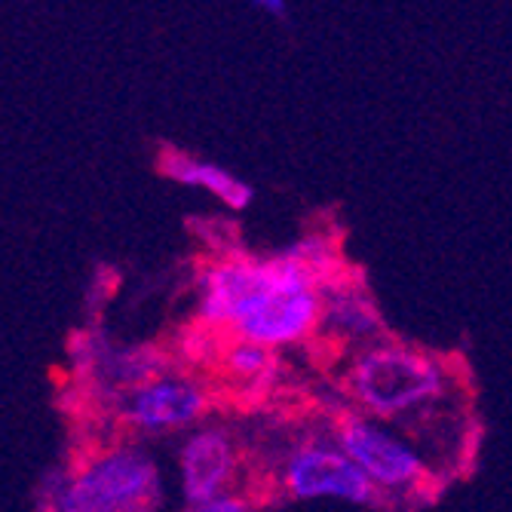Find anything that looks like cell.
Returning <instances> with one entry per match:
<instances>
[{"label":"cell","instance_id":"cell-1","mask_svg":"<svg viewBox=\"0 0 512 512\" xmlns=\"http://www.w3.org/2000/svg\"><path fill=\"white\" fill-rule=\"evenodd\" d=\"M341 273L338 249L319 234L273 255H218L197 276L194 322L279 353L319 335L322 289Z\"/></svg>","mask_w":512,"mask_h":512},{"label":"cell","instance_id":"cell-3","mask_svg":"<svg viewBox=\"0 0 512 512\" xmlns=\"http://www.w3.org/2000/svg\"><path fill=\"white\" fill-rule=\"evenodd\" d=\"M329 433L381 491L387 512L427 503L442 491L439 467L402 430L347 405L332 411Z\"/></svg>","mask_w":512,"mask_h":512},{"label":"cell","instance_id":"cell-9","mask_svg":"<svg viewBox=\"0 0 512 512\" xmlns=\"http://www.w3.org/2000/svg\"><path fill=\"white\" fill-rule=\"evenodd\" d=\"M157 169L181 184V188H197V191H206L209 197H215L218 203H224L227 209L234 212H243L255 203V188L234 175L230 169H224L221 163L215 160H203V157H194V154H184L178 148H163L160 151V160H157Z\"/></svg>","mask_w":512,"mask_h":512},{"label":"cell","instance_id":"cell-12","mask_svg":"<svg viewBox=\"0 0 512 512\" xmlns=\"http://www.w3.org/2000/svg\"><path fill=\"white\" fill-rule=\"evenodd\" d=\"M249 4L267 19H286L289 16V0H249Z\"/></svg>","mask_w":512,"mask_h":512},{"label":"cell","instance_id":"cell-5","mask_svg":"<svg viewBox=\"0 0 512 512\" xmlns=\"http://www.w3.org/2000/svg\"><path fill=\"white\" fill-rule=\"evenodd\" d=\"M276 488L286 500H338L350 506L381 509L387 512V503L381 491L368 482V476L350 460V454L325 436H304L292 442L276 463Z\"/></svg>","mask_w":512,"mask_h":512},{"label":"cell","instance_id":"cell-4","mask_svg":"<svg viewBox=\"0 0 512 512\" xmlns=\"http://www.w3.org/2000/svg\"><path fill=\"white\" fill-rule=\"evenodd\" d=\"M40 512H154L160 473L138 445L99 448L50 479Z\"/></svg>","mask_w":512,"mask_h":512},{"label":"cell","instance_id":"cell-7","mask_svg":"<svg viewBox=\"0 0 512 512\" xmlns=\"http://www.w3.org/2000/svg\"><path fill=\"white\" fill-rule=\"evenodd\" d=\"M243 467V448L227 427H197L178 448L181 491L188 506H200L234 494V482Z\"/></svg>","mask_w":512,"mask_h":512},{"label":"cell","instance_id":"cell-11","mask_svg":"<svg viewBox=\"0 0 512 512\" xmlns=\"http://www.w3.org/2000/svg\"><path fill=\"white\" fill-rule=\"evenodd\" d=\"M188 512H255L252 509V500L246 494H224L218 500H209V503H200V506H188Z\"/></svg>","mask_w":512,"mask_h":512},{"label":"cell","instance_id":"cell-2","mask_svg":"<svg viewBox=\"0 0 512 512\" xmlns=\"http://www.w3.org/2000/svg\"><path fill=\"white\" fill-rule=\"evenodd\" d=\"M341 393L356 411L402 430L430 460L433 439L439 436L454 463L463 460L470 393L463 387V365L454 356L387 335L362 350L344 353Z\"/></svg>","mask_w":512,"mask_h":512},{"label":"cell","instance_id":"cell-10","mask_svg":"<svg viewBox=\"0 0 512 512\" xmlns=\"http://www.w3.org/2000/svg\"><path fill=\"white\" fill-rule=\"evenodd\" d=\"M218 371L237 390H261L270 387L279 375V353L227 335L218 353Z\"/></svg>","mask_w":512,"mask_h":512},{"label":"cell","instance_id":"cell-8","mask_svg":"<svg viewBox=\"0 0 512 512\" xmlns=\"http://www.w3.org/2000/svg\"><path fill=\"white\" fill-rule=\"evenodd\" d=\"M316 338L344 347V353L387 338L381 310L359 276L344 270L322 289V322Z\"/></svg>","mask_w":512,"mask_h":512},{"label":"cell","instance_id":"cell-6","mask_svg":"<svg viewBox=\"0 0 512 512\" xmlns=\"http://www.w3.org/2000/svg\"><path fill=\"white\" fill-rule=\"evenodd\" d=\"M215 396L209 384L181 368H169L160 378L135 387L117 405V417L138 436H166L194 430L209 414Z\"/></svg>","mask_w":512,"mask_h":512}]
</instances>
